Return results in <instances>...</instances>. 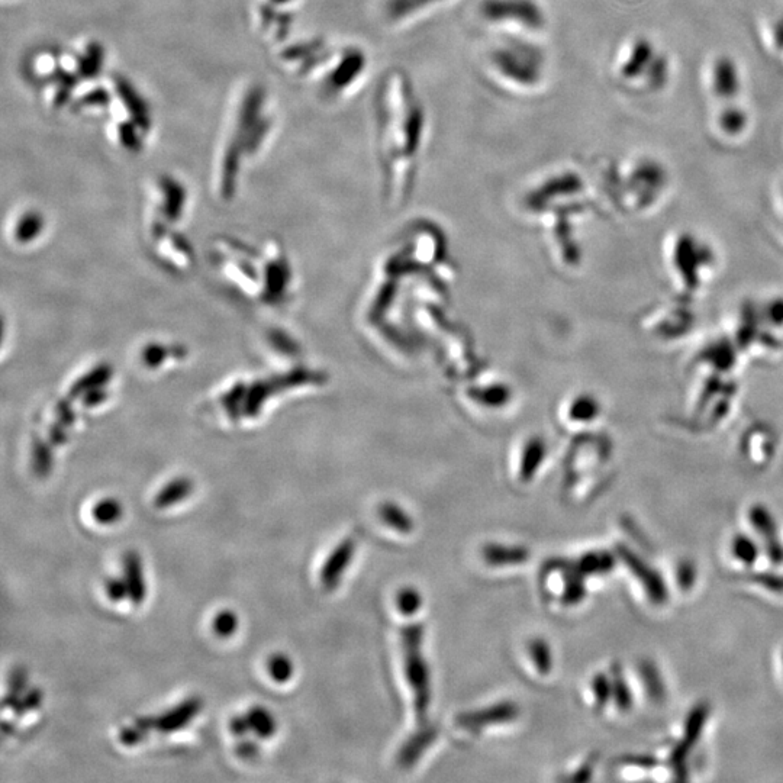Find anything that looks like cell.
Instances as JSON below:
<instances>
[{"instance_id":"6da1fadb","label":"cell","mask_w":783,"mask_h":783,"mask_svg":"<svg viewBox=\"0 0 783 783\" xmlns=\"http://www.w3.org/2000/svg\"><path fill=\"white\" fill-rule=\"evenodd\" d=\"M377 138L388 166L414 160L425 137V109L408 74L391 70L376 96Z\"/></svg>"},{"instance_id":"7a4b0ae2","label":"cell","mask_w":783,"mask_h":783,"mask_svg":"<svg viewBox=\"0 0 783 783\" xmlns=\"http://www.w3.org/2000/svg\"><path fill=\"white\" fill-rule=\"evenodd\" d=\"M489 61L496 76L517 89H536L546 77L543 51L525 41H505L493 48Z\"/></svg>"},{"instance_id":"3957f363","label":"cell","mask_w":783,"mask_h":783,"mask_svg":"<svg viewBox=\"0 0 783 783\" xmlns=\"http://www.w3.org/2000/svg\"><path fill=\"white\" fill-rule=\"evenodd\" d=\"M480 16L493 25H511L528 32L546 28V12L537 0H482Z\"/></svg>"},{"instance_id":"277c9868","label":"cell","mask_w":783,"mask_h":783,"mask_svg":"<svg viewBox=\"0 0 783 783\" xmlns=\"http://www.w3.org/2000/svg\"><path fill=\"white\" fill-rule=\"evenodd\" d=\"M421 636L420 628H409L404 633V644L406 675L415 695V707L418 714L424 715L430 701V676L421 653Z\"/></svg>"},{"instance_id":"5b68a950","label":"cell","mask_w":783,"mask_h":783,"mask_svg":"<svg viewBox=\"0 0 783 783\" xmlns=\"http://www.w3.org/2000/svg\"><path fill=\"white\" fill-rule=\"evenodd\" d=\"M708 717H710V705L704 704V702L696 705L694 710L689 712L688 718H686L682 740L676 744L675 749L670 753L669 763L679 781L688 779V775H686V760H688V756L692 752V747L701 739Z\"/></svg>"},{"instance_id":"8992f818","label":"cell","mask_w":783,"mask_h":783,"mask_svg":"<svg viewBox=\"0 0 783 783\" xmlns=\"http://www.w3.org/2000/svg\"><path fill=\"white\" fill-rule=\"evenodd\" d=\"M617 556L620 557L625 567H628V570L633 573L634 578L640 580L644 591H646L653 604H666L667 599H669V591H667L665 579L662 578V575L657 570L647 565L630 547L621 546V544L617 546Z\"/></svg>"},{"instance_id":"52a82bcc","label":"cell","mask_w":783,"mask_h":783,"mask_svg":"<svg viewBox=\"0 0 783 783\" xmlns=\"http://www.w3.org/2000/svg\"><path fill=\"white\" fill-rule=\"evenodd\" d=\"M366 67L367 57L364 51L359 50V48H348V50L344 51L333 72L328 76L325 89L331 95H338V93L344 92V90H347L348 87L363 76V73L366 72Z\"/></svg>"},{"instance_id":"ba28073f","label":"cell","mask_w":783,"mask_h":783,"mask_svg":"<svg viewBox=\"0 0 783 783\" xmlns=\"http://www.w3.org/2000/svg\"><path fill=\"white\" fill-rule=\"evenodd\" d=\"M202 707L203 702L201 698L190 696V698L173 707L172 710L166 711L160 717H157L156 730L163 734L177 733V731L188 727L195 720Z\"/></svg>"},{"instance_id":"9c48e42d","label":"cell","mask_w":783,"mask_h":783,"mask_svg":"<svg viewBox=\"0 0 783 783\" xmlns=\"http://www.w3.org/2000/svg\"><path fill=\"white\" fill-rule=\"evenodd\" d=\"M354 550H356V544H354L353 538H346L343 543L335 547L321 569V583L325 589L330 591L340 583L351 559H353Z\"/></svg>"},{"instance_id":"30bf717a","label":"cell","mask_w":783,"mask_h":783,"mask_svg":"<svg viewBox=\"0 0 783 783\" xmlns=\"http://www.w3.org/2000/svg\"><path fill=\"white\" fill-rule=\"evenodd\" d=\"M114 82L116 92H118L119 98L122 99L124 105L127 106L134 124L137 125L140 130H150L151 118L150 112H148L147 103L138 95L135 87L132 86L125 77L119 76V74H115Z\"/></svg>"},{"instance_id":"8fae6325","label":"cell","mask_w":783,"mask_h":783,"mask_svg":"<svg viewBox=\"0 0 783 783\" xmlns=\"http://www.w3.org/2000/svg\"><path fill=\"white\" fill-rule=\"evenodd\" d=\"M124 579L130 591V601L135 607H140L147 596L143 560L135 551H128L124 556Z\"/></svg>"},{"instance_id":"7c38bea8","label":"cell","mask_w":783,"mask_h":783,"mask_svg":"<svg viewBox=\"0 0 783 783\" xmlns=\"http://www.w3.org/2000/svg\"><path fill=\"white\" fill-rule=\"evenodd\" d=\"M444 2L447 0H388L385 12L393 22L408 21Z\"/></svg>"},{"instance_id":"4fadbf2b","label":"cell","mask_w":783,"mask_h":783,"mask_svg":"<svg viewBox=\"0 0 783 783\" xmlns=\"http://www.w3.org/2000/svg\"><path fill=\"white\" fill-rule=\"evenodd\" d=\"M244 151V138L241 135H235L228 147L224 159V172H222V193L225 198H231L234 195L235 182H237L238 167H240L241 153Z\"/></svg>"},{"instance_id":"5bb4252c","label":"cell","mask_w":783,"mask_h":783,"mask_svg":"<svg viewBox=\"0 0 783 783\" xmlns=\"http://www.w3.org/2000/svg\"><path fill=\"white\" fill-rule=\"evenodd\" d=\"M264 102V90L260 86H254L244 98L241 106L240 118H238L237 134L246 138L248 131L256 125L260 119L261 106Z\"/></svg>"},{"instance_id":"9a60e30c","label":"cell","mask_w":783,"mask_h":783,"mask_svg":"<svg viewBox=\"0 0 783 783\" xmlns=\"http://www.w3.org/2000/svg\"><path fill=\"white\" fill-rule=\"evenodd\" d=\"M192 489L193 485L189 479H174L169 485L164 486V488L157 493L156 499H154V505L159 509L172 508L174 505L182 502L183 499L188 498L190 493H192Z\"/></svg>"},{"instance_id":"2e32d148","label":"cell","mask_w":783,"mask_h":783,"mask_svg":"<svg viewBox=\"0 0 783 783\" xmlns=\"http://www.w3.org/2000/svg\"><path fill=\"white\" fill-rule=\"evenodd\" d=\"M640 672L641 681H643L644 688H646L647 695L653 699V701L660 702L665 699L666 688L663 683L662 676H660L659 669L653 662L644 660L638 667Z\"/></svg>"},{"instance_id":"e0dca14e","label":"cell","mask_w":783,"mask_h":783,"mask_svg":"<svg viewBox=\"0 0 783 783\" xmlns=\"http://www.w3.org/2000/svg\"><path fill=\"white\" fill-rule=\"evenodd\" d=\"M103 63V48L99 43L89 44L85 56L77 60V74L80 79H96L101 73Z\"/></svg>"},{"instance_id":"ac0fdd59","label":"cell","mask_w":783,"mask_h":783,"mask_svg":"<svg viewBox=\"0 0 783 783\" xmlns=\"http://www.w3.org/2000/svg\"><path fill=\"white\" fill-rule=\"evenodd\" d=\"M749 521L753 530L763 538V541L778 537V525H776L775 518L763 505H754L750 508Z\"/></svg>"},{"instance_id":"d6986e66","label":"cell","mask_w":783,"mask_h":783,"mask_svg":"<svg viewBox=\"0 0 783 783\" xmlns=\"http://www.w3.org/2000/svg\"><path fill=\"white\" fill-rule=\"evenodd\" d=\"M248 721H250L251 731L259 739H272L276 733V721L273 715L266 708L253 707L247 712Z\"/></svg>"},{"instance_id":"ffe728a7","label":"cell","mask_w":783,"mask_h":783,"mask_svg":"<svg viewBox=\"0 0 783 783\" xmlns=\"http://www.w3.org/2000/svg\"><path fill=\"white\" fill-rule=\"evenodd\" d=\"M612 698H614L615 704H617L618 710L630 711L634 704L633 694H631L630 686L625 681L623 670L620 665L612 666Z\"/></svg>"},{"instance_id":"44dd1931","label":"cell","mask_w":783,"mask_h":783,"mask_svg":"<svg viewBox=\"0 0 783 783\" xmlns=\"http://www.w3.org/2000/svg\"><path fill=\"white\" fill-rule=\"evenodd\" d=\"M160 185L166 193L167 217L176 219L182 211L183 202H185V189L172 177H163Z\"/></svg>"},{"instance_id":"7402d4cb","label":"cell","mask_w":783,"mask_h":783,"mask_svg":"<svg viewBox=\"0 0 783 783\" xmlns=\"http://www.w3.org/2000/svg\"><path fill=\"white\" fill-rule=\"evenodd\" d=\"M28 672L25 667L16 666L9 675V691L3 698V708H14L21 696L27 692Z\"/></svg>"},{"instance_id":"603a6c76","label":"cell","mask_w":783,"mask_h":783,"mask_svg":"<svg viewBox=\"0 0 783 783\" xmlns=\"http://www.w3.org/2000/svg\"><path fill=\"white\" fill-rule=\"evenodd\" d=\"M485 557L491 565H515V563L524 562L528 557V553L524 549L489 546L486 547Z\"/></svg>"},{"instance_id":"cb8c5ba5","label":"cell","mask_w":783,"mask_h":783,"mask_svg":"<svg viewBox=\"0 0 783 783\" xmlns=\"http://www.w3.org/2000/svg\"><path fill=\"white\" fill-rule=\"evenodd\" d=\"M731 551H733V556L746 566H753L760 554L759 546L746 534H737L733 538Z\"/></svg>"},{"instance_id":"d4e9b609","label":"cell","mask_w":783,"mask_h":783,"mask_svg":"<svg viewBox=\"0 0 783 783\" xmlns=\"http://www.w3.org/2000/svg\"><path fill=\"white\" fill-rule=\"evenodd\" d=\"M615 565L614 556L609 553H591L582 557L579 562L580 575H596V573L611 572Z\"/></svg>"},{"instance_id":"484cf974","label":"cell","mask_w":783,"mask_h":783,"mask_svg":"<svg viewBox=\"0 0 783 783\" xmlns=\"http://www.w3.org/2000/svg\"><path fill=\"white\" fill-rule=\"evenodd\" d=\"M51 79H53L54 82H57L58 85L56 101H54V105L58 106V108H61V106L66 105V103L70 101V96H72L74 87H76L77 83H79L80 76L79 74L66 72V70L58 67L56 72L51 74Z\"/></svg>"},{"instance_id":"4316f807","label":"cell","mask_w":783,"mask_h":783,"mask_svg":"<svg viewBox=\"0 0 783 783\" xmlns=\"http://www.w3.org/2000/svg\"><path fill=\"white\" fill-rule=\"evenodd\" d=\"M124 514L121 502L114 498H105L93 508V520L102 525H112L118 522Z\"/></svg>"},{"instance_id":"83f0119b","label":"cell","mask_w":783,"mask_h":783,"mask_svg":"<svg viewBox=\"0 0 783 783\" xmlns=\"http://www.w3.org/2000/svg\"><path fill=\"white\" fill-rule=\"evenodd\" d=\"M517 711L514 710L512 705H499V707L492 708V710H486L480 712L479 715H467L463 717L462 723L466 727H476L479 724H485L486 721H508L515 717Z\"/></svg>"},{"instance_id":"f1b7e54d","label":"cell","mask_w":783,"mask_h":783,"mask_svg":"<svg viewBox=\"0 0 783 783\" xmlns=\"http://www.w3.org/2000/svg\"><path fill=\"white\" fill-rule=\"evenodd\" d=\"M269 675L276 683H286L292 679L293 663L286 654L276 653L267 662Z\"/></svg>"},{"instance_id":"f546056e","label":"cell","mask_w":783,"mask_h":783,"mask_svg":"<svg viewBox=\"0 0 783 783\" xmlns=\"http://www.w3.org/2000/svg\"><path fill=\"white\" fill-rule=\"evenodd\" d=\"M325 50V43L321 40H314L311 43L295 44L286 48L282 53L283 60L286 61H306L309 58L317 56Z\"/></svg>"},{"instance_id":"4dcf8cb0","label":"cell","mask_w":783,"mask_h":783,"mask_svg":"<svg viewBox=\"0 0 783 783\" xmlns=\"http://www.w3.org/2000/svg\"><path fill=\"white\" fill-rule=\"evenodd\" d=\"M212 628H214V633L217 634V637L219 638H230L234 636L235 631H237L238 628L237 614L228 611V609L218 612V614L215 615Z\"/></svg>"},{"instance_id":"1f68e13d","label":"cell","mask_w":783,"mask_h":783,"mask_svg":"<svg viewBox=\"0 0 783 783\" xmlns=\"http://www.w3.org/2000/svg\"><path fill=\"white\" fill-rule=\"evenodd\" d=\"M270 125H272L270 119L260 118L256 125L248 131L246 138H244V151L250 154L256 153L259 150L261 141L264 140L267 132H269Z\"/></svg>"},{"instance_id":"d6a6232c","label":"cell","mask_w":783,"mask_h":783,"mask_svg":"<svg viewBox=\"0 0 783 783\" xmlns=\"http://www.w3.org/2000/svg\"><path fill=\"white\" fill-rule=\"evenodd\" d=\"M43 698V691L40 688L29 689L21 696L18 704L12 710H14L16 717H22V715L28 714L29 711L38 710L41 707Z\"/></svg>"},{"instance_id":"836d02e7","label":"cell","mask_w":783,"mask_h":783,"mask_svg":"<svg viewBox=\"0 0 783 783\" xmlns=\"http://www.w3.org/2000/svg\"><path fill=\"white\" fill-rule=\"evenodd\" d=\"M592 689H594L596 705L599 708L605 707L608 704L609 699L612 698V681L604 673H598L592 681Z\"/></svg>"},{"instance_id":"e575fe53","label":"cell","mask_w":783,"mask_h":783,"mask_svg":"<svg viewBox=\"0 0 783 783\" xmlns=\"http://www.w3.org/2000/svg\"><path fill=\"white\" fill-rule=\"evenodd\" d=\"M119 140H121L122 145H124L127 150L130 151H140L141 147H143V143H141L140 135L137 134V125L134 124V121L131 122H124V124L119 125Z\"/></svg>"},{"instance_id":"d590c367","label":"cell","mask_w":783,"mask_h":783,"mask_svg":"<svg viewBox=\"0 0 783 783\" xmlns=\"http://www.w3.org/2000/svg\"><path fill=\"white\" fill-rule=\"evenodd\" d=\"M531 656L536 660L537 669L540 673L547 675L551 670V653L549 646L544 641H534L531 644Z\"/></svg>"},{"instance_id":"8d00e7d4","label":"cell","mask_w":783,"mask_h":783,"mask_svg":"<svg viewBox=\"0 0 783 783\" xmlns=\"http://www.w3.org/2000/svg\"><path fill=\"white\" fill-rule=\"evenodd\" d=\"M676 580H678L681 591H691V589L694 588L696 580V567L694 563L689 562V560L679 563L678 569H676Z\"/></svg>"},{"instance_id":"74e56055","label":"cell","mask_w":783,"mask_h":783,"mask_svg":"<svg viewBox=\"0 0 783 783\" xmlns=\"http://www.w3.org/2000/svg\"><path fill=\"white\" fill-rule=\"evenodd\" d=\"M382 518L402 533H409L412 530V521L398 508L386 507L382 511Z\"/></svg>"},{"instance_id":"f35d334b","label":"cell","mask_w":783,"mask_h":783,"mask_svg":"<svg viewBox=\"0 0 783 783\" xmlns=\"http://www.w3.org/2000/svg\"><path fill=\"white\" fill-rule=\"evenodd\" d=\"M105 589L108 598L115 604L130 599V591H128V585L124 578H109L106 580Z\"/></svg>"},{"instance_id":"ab89813d","label":"cell","mask_w":783,"mask_h":783,"mask_svg":"<svg viewBox=\"0 0 783 783\" xmlns=\"http://www.w3.org/2000/svg\"><path fill=\"white\" fill-rule=\"evenodd\" d=\"M111 103V95L108 90L96 89L93 92L87 93L80 101H77L73 105L74 111H79L80 108L85 106H108Z\"/></svg>"},{"instance_id":"60d3db41","label":"cell","mask_w":783,"mask_h":783,"mask_svg":"<svg viewBox=\"0 0 783 783\" xmlns=\"http://www.w3.org/2000/svg\"><path fill=\"white\" fill-rule=\"evenodd\" d=\"M398 607L399 611L404 612L406 615L415 614V612L420 611V594L412 591V589H405V591H402L398 596Z\"/></svg>"},{"instance_id":"b9f144b4","label":"cell","mask_w":783,"mask_h":783,"mask_svg":"<svg viewBox=\"0 0 783 783\" xmlns=\"http://www.w3.org/2000/svg\"><path fill=\"white\" fill-rule=\"evenodd\" d=\"M752 579L754 582L762 585L763 588L768 589V591L778 592V594H782L783 592V576L781 575H776V573L770 572H762L753 575Z\"/></svg>"},{"instance_id":"7bdbcfd3","label":"cell","mask_w":783,"mask_h":783,"mask_svg":"<svg viewBox=\"0 0 783 783\" xmlns=\"http://www.w3.org/2000/svg\"><path fill=\"white\" fill-rule=\"evenodd\" d=\"M147 736L148 733H145L137 724H134L132 727L122 728L121 733H119V741H121L124 746L132 747L143 743V741L147 739Z\"/></svg>"},{"instance_id":"ee69618b","label":"cell","mask_w":783,"mask_h":783,"mask_svg":"<svg viewBox=\"0 0 783 783\" xmlns=\"http://www.w3.org/2000/svg\"><path fill=\"white\" fill-rule=\"evenodd\" d=\"M235 753H237L238 757H241V759L244 760L256 759V757L260 754L259 743H257V741L243 737V739H240V741L235 744Z\"/></svg>"},{"instance_id":"f6af8a7d","label":"cell","mask_w":783,"mask_h":783,"mask_svg":"<svg viewBox=\"0 0 783 783\" xmlns=\"http://www.w3.org/2000/svg\"><path fill=\"white\" fill-rule=\"evenodd\" d=\"M763 543H765L766 556H768L769 562L773 566L783 565V544L779 537L769 538V540H765Z\"/></svg>"},{"instance_id":"bcb514c9","label":"cell","mask_w":783,"mask_h":783,"mask_svg":"<svg viewBox=\"0 0 783 783\" xmlns=\"http://www.w3.org/2000/svg\"><path fill=\"white\" fill-rule=\"evenodd\" d=\"M228 727H230L232 736L238 737V739L247 737V734L251 731L247 715H235V717L231 718Z\"/></svg>"},{"instance_id":"7dc6e473","label":"cell","mask_w":783,"mask_h":783,"mask_svg":"<svg viewBox=\"0 0 783 783\" xmlns=\"http://www.w3.org/2000/svg\"><path fill=\"white\" fill-rule=\"evenodd\" d=\"M276 21L277 24H279V32H277V37L285 38L286 35L289 34L290 24H292L293 21L292 14H288V12L277 14Z\"/></svg>"},{"instance_id":"c3c4849f","label":"cell","mask_w":783,"mask_h":783,"mask_svg":"<svg viewBox=\"0 0 783 783\" xmlns=\"http://www.w3.org/2000/svg\"><path fill=\"white\" fill-rule=\"evenodd\" d=\"M625 763H628V765H637L640 766V768H654V766L657 765V760L653 759V757L649 756H634V757H627L625 759Z\"/></svg>"},{"instance_id":"681fc988","label":"cell","mask_w":783,"mask_h":783,"mask_svg":"<svg viewBox=\"0 0 783 783\" xmlns=\"http://www.w3.org/2000/svg\"><path fill=\"white\" fill-rule=\"evenodd\" d=\"M134 724H137L145 733H150L153 728H156L157 717H150V715H147V717H140L135 720Z\"/></svg>"},{"instance_id":"f907efd6","label":"cell","mask_w":783,"mask_h":783,"mask_svg":"<svg viewBox=\"0 0 783 783\" xmlns=\"http://www.w3.org/2000/svg\"><path fill=\"white\" fill-rule=\"evenodd\" d=\"M261 16H263V22L266 27H270L272 22L277 18V14L272 5H264L263 8H261Z\"/></svg>"},{"instance_id":"816d5d0a","label":"cell","mask_w":783,"mask_h":783,"mask_svg":"<svg viewBox=\"0 0 783 783\" xmlns=\"http://www.w3.org/2000/svg\"><path fill=\"white\" fill-rule=\"evenodd\" d=\"M2 733L3 736H12L15 733V724L11 723V721H3Z\"/></svg>"},{"instance_id":"f5cc1de1","label":"cell","mask_w":783,"mask_h":783,"mask_svg":"<svg viewBox=\"0 0 783 783\" xmlns=\"http://www.w3.org/2000/svg\"><path fill=\"white\" fill-rule=\"evenodd\" d=\"M292 2V0H272V3H275V5H285V3Z\"/></svg>"},{"instance_id":"db71d44e","label":"cell","mask_w":783,"mask_h":783,"mask_svg":"<svg viewBox=\"0 0 783 783\" xmlns=\"http://www.w3.org/2000/svg\"><path fill=\"white\" fill-rule=\"evenodd\" d=\"M782 662H783V653H782Z\"/></svg>"}]
</instances>
